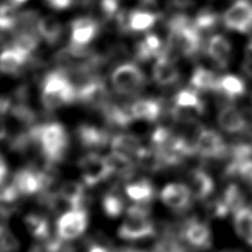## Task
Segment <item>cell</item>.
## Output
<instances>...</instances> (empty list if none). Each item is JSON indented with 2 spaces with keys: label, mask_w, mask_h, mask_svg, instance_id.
<instances>
[{
  "label": "cell",
  "mask_w": 252,
  "mask_h": 252,
  "mask_svg": "<svg viewBox=\"0 0 252 252\" xmlns=\"http://www.w3.org/2000/svg\"><path fill=\"white\" fill-rule=\"evenodd\" d=\"M0 252H5L4 247H3V242H2V235H1V225H0Z\"/></svg>",
  "instance_id": "obj_45"
},
{
  "label": "cell",
  "mask_w": 252,
  "mask_h": 252,
  "mask_svg": "<svg viewBox=\"0 0 252 252\" xmlns=\"http://www.w3.org/2000/svg\"><path fill=\"white\" fill-rule=\"evenodd\" d=\"M78 166L82 178L88 186L96 185L111 174L104 158L94 153H90L81 158Z\"/></svg>",
  "instance_id": "obj_10"
},
{
  "label": "cell",
  "mask_w": 252,
  "mask_h": 252,
  "mask_svg": "<svg viewBox=\"0 0 252 252\" xmlns=\"http://www.w3.org/2000/svg\"><path fill=\"white\" fill-rule=\"evenodd\" d=\"M136 161L140 167L151 172H156L165 167L160 155L153 147L149 149L143 147L136 158Z\"/></svg>",
  "instance_id": "obj_32"
},
{
  "label": "cell",
  "mask_w": 252,
  "mask_h": 252,
  "mask_svg": "<svg viewBox=\"0 0 252 252\" xmlns=\"http://www.w3.org/2000/svg\"><path fill=\"white\" fill-rule=\"evenodd\" d=\"M218 77L215 73L204 67H197L191 76L190 85L199 92H215Z\"/></svg>",
  "instance_id": "obj_27"
},
{
  "label": "cell",
  "mask_w": 252,
  "mask_h": 252,
  "mask_svg": "<svg viewBox=\"0 0 252 252\" xmlns=\"http://www.w3.org/2000/svg\"><path fill=\"white\" fill-rule=\"evenodd\" d=\"M12 2L0 4V31H14L20 12Z\"/></svg>",
  "instance_id": "obj_35"
},
{
  "label": "cell",
  "mask_w": 252,
  "mask_h": 252,
  "mask_svg": "<svg viewBox=\"0 0 252 252\" xmlns=\"http://www.w3.org/2000/svg\"><path fill=\"white\" fill-rule=\"evenodd\" d=\"M195 153L206 159H220L226 157L228 146L216 130L200 127L194 139Z\"/></svg>",
  "instance_id": "obj_6"
},
{
  "label": "cell",
  "mask_w": 252,
  "mask_h": 252,
  "mask_svg": "<svg viewBox=\"0 0 252 252\" xmlns=\"http://www.w3.org/2000/svg\"><path fill=\"white\" fill-rule=\"evenodd\" d=\"M232 221L236 234L252 246V208L244 206L236 211Z\"/></svg>",
  "instance_id": "obj_24"
},
{
  "label": "cell",
  "mask_w": 252,
  "mask_h": 252,
  "mask_svg": "<svg viewBox=\"0 0 252 252\" xmlns=\"http://www.w3.org/2000/svg\"><path fill=\"white\" fill-rule=\"evenodd\" d=\"M75 0H45L48 7L54 10H65L74 4Z\"/></svg>",
  "instance_id": "obj_40"
},
{
  "label": "cell",
  "mask_w": 252,
  "mask_h": 252,
  "mask_svg": "<svg viewBox=\"0 0 252 252\" xmlns=\"http://www.w3.org/2000/svg\"><path fill=\"white\" fill-rule=\"evenodd\" d=\"M146 83L145 74L134 63H124L111 74L112 87L116 93L121 94H137L145 88Z\"/></svg>",
  "instance_id": "obj_5"
},
{
  "label": "cell",
  "mask_w": 252,
  "mask_h": 252,
  "mask_svg": "<svg viewBox=\"0 0 252 252\" xmlns=\"http://www.w3.org/2000/svg\"><path fill=\"white\" fill-rule=\"evenodd\" d=\"M40 100L47 110L57 109L77 100V89L66 70L60 68L47 73L42 81Z\"/></svg>",
  "instance_id": "obj_2"
},
{
  "label": "cell",
  "mask_w": 252,
  "mask_h": 252,
  "mask_svg": "<svg viewBox=\"0 0 252 252\" xmlns=\"http://www.w3.org/2000/svg\"><path fill=\"white\" fill-rule=\"evenodd\" d=\"M180 237L198 250H207L212 247L213 234L209 224L197 218L186 220L180 229Z\"/></svg>",
  "instance_id": "obj_7"
},
{
  "label": "cell",
  "mask_w": 252,
  "mask_h": 252,
  "mask_svg": "<svg viewBox=\"0 0 252 252\" xmlns=\"http://www.w3.org/2000/svg\"><path fill=\"white\" fill-rule=\"evenodd\" d=\"M28 252H41V251H40V249H39V248L37 247V245H36V246H33L32 248H31Z\"/></svg>",
  "instance_id": "obj_46"
},
{
  "label": "cell",
  "mask_w": 252,
  "mask_h": 252,
  "mask_svg": "<svg viewBox=\"0 0 252 252\" xmlns=\"http://www.w3.org/2000/svg\"><path fill=\"white\" fill-rule=\"evenodd\" d=\"M58 194L71 206L72 209L83 208L85 197L84 186L77 181H67L59 189Z\"/></svg>",
  "instance_id": "obj_31"
},
{
  "label": "cell",
  "mask_w": 252,
  "mask_h": 252,
  "mask_svg": "<svg viewBox=\"0 0 252 252\" xmlns=\"http://www.w3.org/2000/svg\"><path fill=\"white\" fill-rule=\"evenodd\" d=\"M7 135V127L3 121V117L0 116V141L3 140Z\"/></svg>",
  "instance_id": "obj_43"
},
{
  "label": "cell",
  "mask_w": 252,
  "mask_h": 252,
  "mask_svg": "<svg viewBox=\"0 0 252 252\" xmlns=\"http://www.w3.org/2000/svg\"><path fill=\"white\" fill-rule=\"evenodd\" d=\"M242 71L246 76L252 79V41L249 42L246 47L244 59L242 62Z\"/></svg>",
  "instance_id": "obj_39"
},
{
  "label": "cell",
  "mask_w": 252,
  "mask_h": 252,
  "mask_svg": "<svg viewBox=\"0 0 252 252\" xmlns=\"http://www.w3.org/2000/svg\"><path fill=\"white\" fill-rule=\"evenodd\" d=\"M110 146L112 152L127 157L133 160L137 158L143 149L140 140L131 134H119L115 136L112 138Z\"/></svg>",
  "instance_id": "obj_19"
},
{
  "label": "cell",
  "mask_w": 252,
  "mask_h": 252,
  "mask_svg": "<svg viewBox=\"0 0 252 252\" xmlns=\"http://www.w3.org/2000/svg\"><path fill=\"white\" fill-rule=\"evenodd\" d=\"M56 225L60 238L63 240H73L79 237L87 228V211L84 208L71 209L60 216Z\"/></svg>",
  "instance_id": "obj_8"
},
{
  "label": "cell",
  "mask_w": 252,
  "mask_h": 252,
  "mask_svg": "<svg viewBox=\"0 0 252 252\" xmlns=\"http://www.w3.org/2000/svg\"><path fill=\"white\" fill-rule=\"evenodd\" d=\"M167 26L169 32L167 46L164 51L170 57H172V53L187 57L198 53L202 38L194 22H191L187 16L179 14L172 17Z\"/></svg>",
  "instance_id": "obj_1"
},
{
  "label": "cell",
  "mask_w": 252,
  "mask_h": 252,
  "mask_svg": "<svg viewBox=\"0 0 252 252\" xmlns=\"http://www.w3.org/2000/svg\"><path fill=\"white\" fill-rule=\"evenodd\" d=\"M7 172H8V167H7L6 161L4 158L0 155V185L4 183V180L7 177Z\"/></svg>",
  "instance_id": "obj_41"
},
{
  "label": "cell",
  "mask_w": 252,
  "mask_h": 252,
  "mask_svg": "<svg viewBox=\"0 0 252 252\" xmlns=\"http://www.w3.org/2000/svg\"><path fill=\"white\" fill-rule=\"evenodd\" d=\"M158 15L147 10H131L129 15L130 32H144L154 27Z\"/></svg>",
  "instance_id": "obj_30"
},
{
  "label": "cell",
  "mask_w": 252,
  "mask_h": 252,
  "mask_svg": "<svg viewBox=\"0 0 252 252\" xmlns=\"http://www.w3.org/2000/svg\"><path fill=\"white\" fill-rule=\"evenodd\" d=\"M159 196L163 205L175 212H183L189 209L194 199L189 186L179 182L165 185Z\"/></svg>",
  "instance_id": "obj_11"
},
{
  "label": "cell",
  "mask_w": 252,
  "mask_h": 252,
  "mask_svg": "<svg viewBox=\"0 0 252 252\" xmlns=\"http://www.w3.org/2000/svg\"><path fill=\"white\" fill-rule=\"evenodd\" d=\"M121 0H100L99 7L102 16L106 20H111L116 17L120 9Z\"/></svg>",
  "instance_id": "obj_37"
},
{
  "label": "cell",
  "mask_w": 252,
  "mask_h": 252,
  "mask_svg": "<svg viewBox=\"0 0 252 252\" xmlns=\"http://www.w3.org/2000/svg\"><path fill=\"white\" fill-rule=\"evenodd\" d=\"M163 48L159 37L155 33H148L136 45L135 55L140 61H147L152 57H158Z\"/></svg>",
  "instance_id": "obj_25"
},
{
  "label": "cell",
  "mask_w": 252,
  "mask_h": 252,
  "mask_svg": "<svg viewBox=\"0 0 252 252\" xmlns=\"http://www.w3.org/2000/svg\"><path fill=\"white\" fill-rule=\"evenodd\" d=\"M220 252H237V251H232V250H223V251H220Z\"/></svg>",
  "instance_id": "obj_47"
},
{
  "label": "cell",
  "mask_w": 252,
  "mask_h": 252,
  "mask_svg": "<svg viewBox=\"0 0 252 252\" xmlns=\"http://www.w3.org/2000/svg\"><path fill=\"white\" fill-rule=\"evenodd\" d=\"M77 136L82 146L90 150L101 149L109 141V136L105 131L90 124L80 125L77 130Z\"/></svg>",
  "instance_id": "obj_16"
},
{
  "label": "cell",
  "mask_w": 252,
  "mask_h": 252,
  "mask_svg": "<svg viewBox=\"0 0 252 252\" xmlns=\"http://www.w3.org/2000/svg\"><path fill=\"white\" fill-rule=\"evenodd\" d=\"M14 5H16V6H20V5H22V4H24V3H26L28 0H10Z\"/></svg>",
  "instance_id": "obj_44"
},
{
  "label": "cell",
  "mask_w": 252,
  "mask_h": 252,
  "mask_svg": "<svg viewBox=\"0 0 252 252\" xmlns=\"http://www.w3.org/2000/svg\"><path fill=\"white\" fill-rule=\"evenodd\" d=\"M70 252H72V251H70Z\"/></svg>",
  "instance_id": "obj_48"
},
{
  "label": "cell",
  "mask_w": 252,
  "mask_h": 252,
  "mask_svg": "<svg viewBox=\"0 0 252 252\" xmlns=\"http://www.w3.org/2000/svg\"><path fill=\"white\" fill-rule=\"evenodd\" d=\"M217 122L220 128L229 134L244 132L248 127L245 115L234 105H222L217 114Z\"/></svg>",
  "instance_id": "obj_13"
},
{
  "label": "cell",
  "mask_w": 252,
  "mask_h": 252,
  "mask_svg": "<svg viewBox=\"0 0 252 252\" xmlns=\"http://www.w3.org/2000/svg\"><path fill=\"white\" fill-rule=\"evenodd\" d=\"M32 135L47 162L55 164L62 160L69 145L68 134L63 125L55 122L33 125Z\"/></svg>",
  "instance_id": "obj_3"
},
{
  "label": "cell",
  "mask_w": 252,
  "mask_h": 252,
  "mask_svg": "<svg viewBox=\"0 0 252 252\" xmlns=\"http://www.w3.org/2000/svg\"><path fill=\"white\" fill-rule=\"evenodd\" d=\"M98 32L97 23L91 17H80L71 23L70 43L86 46L96 35Z\"/></svg>",
  "instance_id": "obj_14"
},
{
  "label": "cell",
  "mask_w": 252,
  "mask_h": 252,
  "mask_svg": "<svg viewBox=\"0 0 252 252\" xmlns=\"http://www.w3.org/2000/svg\"><path fill=\"white\" fill-rule=\"evenodd\" d=\"M102 210L109 218L119 217L124 209V201L121 194L116 190H109L102 198Z\"/></svg>",
  "instance_id": "obj_34"
},
{
  "label": "cell",
  "mask_w": 252,
  "mask_h": 252,
  "mask_svg": "<svg viewBox=\"0 0 252 252\" xmlns=\"http://www.w3.org/2000/svg\"><path fill=\"white\" fill-rule=\"evenodd\" d=\"M125 191L136 203H150L155 196V188L148 179H139L127 184Z\"/></svg>",
  "instance_id": "obj_26"
},
{
  "label": "cell",
  "mask_w": 252,
  "mask_h": 252,
  "mask_svg": "<svg viewBox=\"0 0 252 252\" xmlns=\"http://www.w3.org/2000/svg\"><path fill=\"white\" fill-rule=\"evenodd\" d=\"M149 203H135L127 210V217L118 229V235L126 240H138L155 235L154 223L149 219Z\"/></svg>",
  "instance_id": "obj_4"
},
{
  "label": "cell",
  "mask_w": 252,
  "mask_h": 252,
  "mask_svg": "<svg viewBox=\"0 0 252 252\" xmlns=\"http://www.w3.org/2000/svg\"><path fill=\"white\" fill-rule=\"evenodd\" d=\"M219 17L217 13L209 9H203L197 14L193 22L199 31H205L213 29L217 25Z\"/></svg>",
  "instance_id": "obj_36"
},
{
  "label": "cell",
  "mask_w": 252,
  "mask_h": 252,
  "mask_svg": "<svg viewBox=\"0 0 252 252\" xmlns=\"http://www.w3.org/2000/svg\"><path fill=\"white\" fill-rule=\"evenodd\" d=\"M2 242L5 252H17L19 249V241L16 236L6 227L1 226Z\"/></svg>",
  "instance_id": "obj_38"
},
{
  "label": "cell",
  "mask_w": 252,
  "mask_h": 252,
  "mask_svg": "<svg viewBox=\"0 0 252 252\" xmlns=\"http://www.w3.org/2000/svg\"><path fill=\"white\" fill-rule=\"evenodd\" d=\"M246 91L244 81L235 75L226 74L218 78L215 93L220 94L227 99H235L244 94Z\"/></svg>",
  "instance_id": "obj_20"
},
{
  "label": "cell",
  "mask_w": 252,
  "mask_h": 252,
  "mask_svg": "<svg viewBox=\"0 0 252 252\" xmlns=\"http://www.w3.org/2000/svg\"><path fill=\"white\" fill-rule=\"evenodd\" d=\"M189 188L194 200L204 201L215 190V181L212 175L202 168H194L189 173Z\"/></svg>",
  "instance_id": "obj_15"
},
{
  "label": "cell",
  "mask_w": 252,
  "mask_h": 252,
  "mask_svg": "<svg viewBox=\"0 0 252 252\" xmlns=\"http://www.w3.org/2000/svg\"><path fill=\"white\" fill-rule=\"evenodd\" d=\"M89 252H111L108 246L101 243H92L89 248Z\"/></svg>",
  "instance_id": "obj_42"
},
{
  "label": "cell",
  "mask_w": 252,
  "mask_h": 252,
  "mask_svg": "<svg viewBox=\"0 0 252 252\" xmlns=\"http://www.w3.org/2000/svg\"><path fill=\"white\" fill-rule=\"evenodd\" d=\"M36 30L39 36L42 37L47 43L54 44L62 35L63 26L56 17L48 15L38 19Z\"/></svg>",
  "instance_id": "obj_23"
},
{
  "label": "cell",
  "mask_w": 252,
  "mask_h": 252,
  "mask_svg": "<svg viewBox=\"0 0 252 252\" xmlns=\"http://www.w3.org/2000/svg\"><path fill=\"white\" fill-rule=\"evenodd\" d=\"M30 57L9 46L0 52V72L6 75H17L22 72Z\"/></svg>",
  "instance_id": "obj_18"
},
{
  "label": "cell",
  "mask_w": 252,
  "mask_h": 252,
  "mask_svg": "<svg viewBox=\"0 0 252 252\" xmlns=\"http://www.w3.org/2000/svg\"><path fill=\"white\" fill-rule=\"evenodd\" d=\"M153 79L158 85L167 87L175 84L180 77L179 70L175 65L174 59L170 57L163 49L158 55L153 66Z\"/></svg>",
  "instance_id": "obj_12"
},
{
  "label": "cell",
  "mask_w": 252,
  "mask_h": 252,
  "mask_svg": "<svg viewBox=\"0 0 252 252\" xmlns=\"http://www.w3.org/2000/svg\"><path fill=\"white\" fill-rule=\"evenodd\" d=\"M224 213L228 216L244 207L245 195L242 189L235 183H230L223 190L221 196L218 198Z\"/></svg>",
  "instance_id": "obj_22"
},
{
  "label": "cell",
  "mask_w": 252,
  "mask_h": 252,
  "mask_svg": "<svg viewBox=\"0 0 252 252\" xmlns=\"http://www.w3.org/2000/svg\"><path fill=\"white\" fill-rule=\"evenodd\" d=\"M25 226L28 232L37 240H42L49 236V223L44 217L30 214L25 218Z\"/></svg>",
  "instance_id": "obj_33"
},
{
  "label": "cell",
  "mask_w": 252,
  "mask_h": 252,
  "mask_svg": "<svg viewBox=\"0 0 252 252\" xmlns=\"http://www.w3.org/2000/svg\"><path fill=\"white\" fill-rule=\"evenodd\" d=\"M222 22L231 31L249 32L252 30V3L248 0L235 1L223 13Z\"/></svg>",
  "instance_id": "obj_9"
},
{
  "label": "cell",
  "mask_w": 252,
  "mask_h": 252,
  "mask_svg": "<svg viewBox=\"0 0 252 252\" xmlns=\"http://www.w3.org/2000/svg\"><path fill=\"white\" fill-rule=\"evenodd\" d=\"M131 111L135 119L153 122L159 118L162 106L157 99L142 98L131 104Z\"/></svg>",
  "instance_id": "obj_21"
},
{
  "label": "cell",
  "mask_w": 252,
  "mask_h": 252,
  "mask_svg": "<svg viewBox=\"0 0 252 252\" xmlns=\"http://www.w3.org/2000/svg\"><path fill=\"white\" fill-rule=\"evenodd\" d=\"M104 159L111 173L128 178L134 172V160L127 157L111 152L104 158Z\"/></svg>",
  "instance_id": "obj_29"
},
{
  "label": "cell",
  "mask_w": 252,
  "mask_h": 252,
  "mask_svg": "<svg viewBox=\"0 0 252 252\" xmlns=\"http://www.w3.org/2000/svg\"><path fill=\"white\" fill-rule=\"evenodd\" d=\"M207 53L220 68H225L231 55L230 42L224 35L215 34L208 41Z\"/></svg>",
  "instance_id": "obj_17"
},
{
  "label": "cell",
  "mask_w": 252,
  "mask_h": 252,
  "mask_svg": "<svg viewBox=\"0 0 252 252\" xmlns=\"http://www.w3.org/2000/svg\"><path fill=\"white\" fill-rule=\"evenodd\" d=\"M39 34L37 30L21 31L17 32L12 41V47L16 48L20 52L31 56V54L36 49L39 42Z\"/></svg>",
  "instance_id": "obj_28"
}]
</instances>
